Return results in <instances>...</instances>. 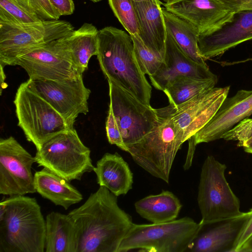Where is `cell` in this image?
Returning a JSON list of instances; mask_svg holds the SVG:
<instances>
[{
	"instance_id": "obj_25",
	"label": "cell",
	"mask_w": 252,
	"mask_h": 252,
	"mask_svg": "<svg viewBox=\"0 0 252 252\" xmlns=\"http://www.w3.org/2000/svg\"><path fill=\"white\" fill-rule=\"evenodd\" d=\"M167 32L182 51L194 62L206 65L198 47L199 32L189 23L162 8Z\"/></svg>"
},
{
	"instance_id": "obj_2",
	"label": "cell",
	"mask_w": 252,
	"mask_h": 252,
	"mask_svg": "<svg viewBox=\"0 0 252 252\" xmlns=\"http://www.w3.org/2000/svg\"><path fill=\"white\" fill-rule=\"evenodd\" d=\"M96 56L108 80L150 105L152 87L138 64L129 34L111 26L99 30Z\"/></svg>"
},
{
	"instance_id": "obj_32",
	"label": "cell",
	"mask_w": 252,
	"mask_h": 252,
	"mask_svg": "<svg viewBox=\"0 0 252 252\" xmlns=\"http://www.w3.org/2000/svg\"><path fill=\"white\" fill-rule=\"evenodd\" d=\"M252 138V118H245L224 133L221 138L227 140L237 141V146L243 147Z\"/></svg>"
},
{
	"instance_id": "obj_20",
	"label": "cell",
	"mask_w": 252,
	"mask_h": 252,
	"mask_svg": "<svg viewBox=\"0 0 252 252\" xmlns=\"http://www.w3.org/2000/svg\"><path fill=\"white\" fill-rule=\"evenodd\" d=\"M133 2L136 12L138 36L144 45L164 62L167 32L160 1Z\"/></svg>"
},
{
	"instance_id": "obj_22",
	"label": "cell",
	"mask_w": 252,
	"mask_h": 252,
	"mask_svg": "<svg viewBox=\"0 0 252 252\" xmlns=\"http://www.w3.org/2000/svg\"><path fill=\"white\" fill-rule=\"evenodd\" d=\"M34 185L42 197L65 210L83 199L81 192L69 181L44 167L34 174Z\"/></svg>"
},
{
	"instance_id": "obj_33",
	"label": "cell",
	"mask_w": 252,
	"mask_h": 252,
	"mask_svg": "<svg viewBox=\"0 0 252 252\" xmlns=\"http://www.w3.org/2000/svg\"><path fill=\"white\" fill-rule=\"evenodd\" d=\"M105 126L107 137L109 143L115 145L127 152V149L123 141L120 129L109 106Z\"/></svg>"
},
{
	"instance_id": "obj_8",
	"label": "cell",
	"mask_w": 252,
	"mask_h": 252,
	"mask_svg": "<svg viewBox=\"0 0 252 252\" xmlns=\"http://www.w3.org/2000/svg\"><path fill=\"white\" fill-rule=\"evenodd\" d=\"M226 166L208 156L201 168L197 202L202 225L240 215V202L225 177Z\"/></svg>"
},
{
	"instance_id": "obj_36",
	"label": "cell",
	"mask_w": 252,
	"mask_h": 252,
	"mask_svg": "<svg viewBox=\"0 0 252 252\" xmlns=\"http://www.w3.org/2000/svg\"><path fill=\"white\" fill-rule=\"evenodd\" d=\"M252 212V208L251 209ZM252 235V213L251 216L246 224L238 240L236 252L238 251L242 245L247 241V240Z\"/></svg>"
},
{
	"instance_id": "obj_11",
	"label": "cell",
	"mask_w": 252,
	"mask_h": 252,
	"mask_svg": "<svg viewBox=\"0 0 252 252\" xmlns=\"http://www.w3.org/2000/svg\"><path fill=\"white\" fill-rule=\"evenodd\" d=\"M109 107L126 146L137 142L154 128L157 109L145 104L113 82L108 80ZM127 148V147H126Z\"/></svg>"
},
{
	"instance_id": "obj_14",
	"label": "cell",
	"mask_w": 252,
	"mask_h": 252,
	"mask_svg": "<svg viewBox=\"0 0 252 252\" xmlns=\"http://www.w3.org/2000/svg\"><path fill=\"white\" fill-rule=\"evenodd\" d=\"M230 86L213 88L174 106L172 119L184 141L194 136L213 117L227 97Z\"/></svg>"
},
{
	"instance_id": "obj_7",
	"label": "cell",
	"mask_w": 252,
	"mask_h": 252,
	"mask_svg": "<svg viewBox=\"0 0 252 252\" xmlns=\"http://www.w3.org/2000/svg\"><path fill=\"white\" fill-rule=\"evenodd\" d=\"M38 166L47 168L70 182L81 180L94 170L91 151L81 140L76 130L69 128L44 143L34 157Z\"/></svg>"
},
{
	"instance_id": "obj_27",
	"label": "cell",
	"mask_w": 252,
	"mask_h": 252,
	"mask_svg": "<svg viewBox=\"0 0 252 252\" xmlns=\"http://www.w3.org/2000/svg\"><path fill=\"white\" fill-rule=\"evenodd\" d=\"M217 82V78L201 79L180 75L177 76L163 91L169 104L177 106L193 97L212 89Z\"/></svg>"
},
{
	"instance_id": "obj_29",
	"label": "cell",
	"mask_w": 252,
	"mask_h": 252,
	"mask_svg": "<svg viewBox=\"0 0 252 252\" xmlns=\"http://www.w3.org/2000/svg\"><path fill=\"white\" fill-rule=\"evenodd\" d=\"M16 0H0V22L27 24L41 21Z\"/></svg>"
},
{
	"instance_id": "obj_21",
	"label": "cell",
	"mask_w": 252,
	"mask_h": 252,
	"mask_svg": "<svg viewBox=\"0 0 252 252\" xmlns=\"http://www.w3.org/2000/svg\"><path fill=\"white\" fill-rule=\"evenodd\" d=\"M99 186L107 188L119 196L126 194L132 188L133 173L127 163L118 153H105L93 170Z\"/></svg>"
},
{
	"instance_id": "obj_16",
	"label": "cell",
	"mask_w": 252,
	"mask_h": 252,
	"mask_svg": "<svg viewBox=\"0 0 252 252\" xmlns=\"http://www.w3.org/2000/svg\"><path fill=\"white\" fill-rule=\"evenodd\" d=\"M252 114V90H240L226 97L211 120L194 136L195 144L221 138L240 121Z\"/></svg>"
},
{
	"instance_id": "obj_26",
	"label": "cell",
	"mask_w": 252,
	"mask_h": 252,
	"mask_svg": "<svg viewBox=\"0 0 252 252\" xmlns=\"http://www.w3.org/2000/svg\"><path fill=\"white\" fill-rule=\"evenodd\" d=\"M98 32L94 25L85 23L67 36L73 63L82 74L88 68L90 58L97 55Z\"/></svg>"
},
{
	"instance_id": "obj_4",
	"label": "cell",
	"mask_w": 252,
	"mask_h": 252,
	"mask_svg": "<svg viewBox=\"0 0 252 252\" xmlns=\"http://www.w3.org/2000/svg\"><path fill=\"white\" fill-rule=\"evenodd\" d=\"M173 106L157 109L154 128L136 143L126 146L134 161L154 177L168 184L177 152L185 142L172 115Z\"/></svg>"
},
{
	"instance_id": "obj_42",
	"label": "cell",
	"mask_w": 252,
	"mask_h": 252,
	"mask_svg": "<svg viewBox=\"0 0 252 252\" xmlns=\"http://www.w3.org/2000/svg\"><path fill=\"white\" fill-rule=\"evenodd\" d=\"M164 1V3H166V4H169V3H171L174 1H176L178 0H163Z\"/></svg>"
},
{
	"instance_id": "obj_24",
	"label": "cell",
	"mask_w": 252,
	"mask_h": 252,
	"mask_svg": "<svg viewBox=\"0 0 252 252\" xmlns=\"http://www.w3.org/2000/svg\"><path fill=\"white\" fill-rule=\"evenodd\" d=\"M134 207L142 218L152 223H159L176 219L182 205L172 192L162 190L159 194L150 195L138 200Z\"/></svg>"
},
{
	"instance_id": "obj_15",
	"label": "cell",
	"mask_w": 252,
	"mask_h": 252,
	"mask_svg": "<svg viewBox=\"0 0 252 252\" xmlns=\"http://www.w3.org/2000/svg\"><path fill=\"white\" fill-rule=\"evenodd\" d=\"M252 39V10L234 12L219 28L199 33L198 47L205 59L223 54L229 49Z\"/></svg>"
},
{
	"instance_id": "obj_40",
	"label": "cell",
	"mask_w": 252,
	"mask_h": 252,
	"mask_svg": "<svg viewBox=\"0 0 252 252\" xmlns=\"http://www.w3.org/2000/svg\"><path fill=\"white\" fill-rule=\"evenodd\" d=\"M244 151L248 153L252 154V142L244 146Z\"/></svg>"
},
{
	"instance_id": "obj_13",
	"label": "cell",
	"mask_w": 252,
	"mask_h": 252,
	"mask_svg": "<svg viewBox=\"0 0 252 252\" xmlns=\"http://www.w3.org/2000/svg\"><path fill=\"white\" fill-rule=\"evenodd\" d=\"M29 87L46 100L73 128L80 114L89 112L88 100L91 91L84 85L83 76L63 81H26Z\"/></svg>"
},
{
	"instance_id": "obj_12",
	"label": "cell",
	"mask_w": 252,
	"mask_h": 252,
	"mask_svg": "<svg viewBox=\"0 0 252 252\" xmlns=\"http://www.w3.org/2000/svg\"><path fill=\"white\" fill-rule=\"evenodd\" d=\"M32 157L13 136L0 140V193L9 196L35 193Z\"/></svg>"
},
{
	"instance_id": "obj_17",
	"label": "cell",
	"mask_w": 252,
	"mask_h": 252,
	"mask_svg": "<svg viewBox=\"0 0 252 252\" xmlns=\"http://www.w3.org/2000/svg\"><path fill=\"white\" fill-rule=\"evenodd\" d=\"M252 210L204 225L188 251L192 252H236L237 243L252 215Z\"/></svg>"
},
{
	"instance_id": "obj_28",
	"label": "cell",
	"mask_w": 252,
	"mask_h": 252,
	"mask_svg": "<svg viewBox=\"0 0 252 252\" xmlns=\"http://www.w3.org/2000/svg\"><path fill=\"white\" fill-rule=\"evenodd\" d=\"M115 16L131 35L138 34L139 27L136 12L132 0H108Z\"/></svg>"
},
{
	"instance_id": "obj_35",
	"label": "cell",
	"mask_w": 252,
	"mask_h": 252,
	"mask_svg": "<svg viewBox=\"0 0 252 252\" xmlns=\"http://www.w3.org/2000/svg\"><path fill=\"white\" fill-rule=\"evenodd\" d=\"M233 12L252 10V0H220Z\"/></svg>"
},
{
	"instance_id": "obj_30",
	"label": "cell",
	"mask_w": 252,
	"mask_h": 252,
	"mask_svg": "<svg viewBox=\"0 0 252 252\" xmlns=\"http://www.w3.org/2000/svg\"><path fill=\"white\" fill-rule=\"evenodd\" d=\"M130 35L133 42L135 56L141 70L149 76L153 75L164 62L144 45L138 35Z\"/></svg>"
},
{
	"instance_id": "obj_3",
	"label": "cell",
	"mask_w": 252,
	"mask_h": 252,
	"mask_svg": "<svg viewBox=\"0 0 252 252\" xmlns=\"http://www.w3.org/2000/svg\"><path fill=\"white\" fill-rule=\"evenodd\" d=\"M45 219L35 198L15 195L0 203V252H43Z\"/></svg>"
},
{
	"instance_id": "obj_10",
	"label": "cell",
	"mask_w": 252,
	"mask_h": 252,
	"mask_svg": "<svg viewBox=\"0 0 252 252\" xmlns=\"http://www.w3.org/2000/svg\"><path fill=\"white\" fill-rule=\"evenodd\" d=\"M68 36L28 49L14 65L24 68L32 80L63 81L82 75L73 63Z\"/></svg>"
},
{
	"instance_id": "obj_34",
	"label": "cell",
	"mask_w": 252,
	"mask_h": 252,
	"mask_svg": "<svg viewBox=\"0 0 252 252\" xmlns=\"http://www.w3.org/2000/svg\"><path fill=\"white\" fill-rule=\"evenodd\" d=\"M49 2L60 15H71L74 11L75 6L73 0H49Z\"/></svg>"
},
{
	"instance_id": "obj_41",
	"label": "cell",
	"mask_w": 252,
	"mask_h": 252,
	"mask_svg": "<svg viewBox=\"0 0 252 252\" xmlns=\"http://www.w3.org/2000/svg\"><path fill=\"white\" fill-rule=\"evenodd\" d=\"M134 2H152V1H159V0H132Z\"/></svg>"
},
{
	"instance_id": "obj_19",
	"label": "cell",
	"mask_w": 252,
	"mask_h": 252,
	"mask_svg": "<svg viewBox=\"0 0 252 252\" xmlns=\"http://www.w3.org/2000/svg\"><path fill=\"white\" fill-rule=\"evenodd\" d=\"M180 75L201 79L217 78L207 64H200L187 56L167 32L164 62L157 72L149 78L155 88L163 91Z\"/></svg>"
},
{
	"instance_id": "obj_39",
	"label": "cell",
	"mask_w": 252,
	"mask_h": 252,
	"mask_svg": "<svg viewBox=\"0 0 252 252\" xmlns=\"http://www.w3.org/2000/svg\"><path fill=\"white\" fill-rule=\"evenodd\" d=\"M0 85L1 87H2L3 84L4 83V80L5 79V75L4 72V67L3 65L0 64Z\"/></svg>"
},
{
	"instance_id": "obj_18",
	"label": "cell",
	"mask_w": 252,
	"mask_h": 252,
	"mask_svg": "<svg viewBox=\"0 0 252 252\" xmlns=\"http://www.w3.org/2000/svg\"><path fill=\"white\" fill-rule=\"evenodd\" d=\"M165 9L191 24L199 33L217 29L234 13L220 0H178Z\"/></svg>"
},
{
	"instance_id": "obj_5",
	"label": "cell",
	"mask_w": 252,
	"mask_h": 252,
	"mask_svg": "<svg viewBox=\"0 0 252 252\" xmlns=\"http://www.w3.org/2000/svg\"><path fill=\"white\" fill-rule=\"evenodd\" d=\"M202 227L185 217L159 223H133L118 252L131 250L150 252H183L189 250Z\"/></svg>"
},
{
	"instance_id": "obj_9",
	"label": "cell",
	"mask_w": 252,
	"mask_h": 252,
	"mask_svg": "<svg viewBox=\"0 0 252 252\" xmlns=\"http://www.w3.org/2000/svg\"><path fill=\"white\" fill-rule=\"evenodd\" d=\"M73 31L69 22L59 19L27 24L0 22V64L14 65L28 49L66 37Z\"/></svg>"
},
{
	"instance_id": "obj_6",
	"label": "cell",
	"mask_w": 252,
	"mask_h": 252,
	"mask_svg": "<svg viewBox=\"0 0 252 252\" xmlns=\"http://www.w3.org/2000/svg\"><path fill=\"white\" fill-rule=\"evenodd\" d=\"M14 104L18 126L36 150L54 136L71 128L52 106L29 87L26 81L18 87Z\"/></svg>"
},
{
	"instance_id": "obj_1",
	"label": "cell",
	"mask_w": 252,
	"mask_h": 252,
	"mask_svg": "<svg viewBox=\"0 0 252 252\" xmlns=\"http://www.w3.org/2000/svg\"><path fill=\"white\" fill-rule=\"evenodd\" d=\"M68 215L76 228V252H118L133 223L118 196L102 186Z\"/></svg>"
},
{
	"instance_id": "obj_23",
	"label": "cell",
	"mask_w": 252,
	"mask_h": 252,
	"mask_svg": "<svg viewBox=\"0 0 252 252\" xmlns=\"http://www.w3.org/2000/svg\"><path fill=\"white\" fill-rule=\"evenodd\" d=\"M46 252H76L77 236L73 221L67 214L52 212L45 218Z\"/></svg>"
},
{
	"instance_id": "obj_44",
	"label": "cell",
	"mask_w": 252,
	"mask_h": 252,
	"mask_svg": "<svg viewBox=\"0 0 252 252\" xmlns=\"http://www.w3.org/2000/svg\"><path fill=\"white\" fill-rule=\"evenodd\" d=\"M93 2H99L102 0H89Z\"/></svg>"
},
{
	"instance_id": "obj_43",
	"label": "cell",
	"mask_w": 252,
	"mask_h": 252,
	"mask_svg": "<svg viewBox=\"0 0 252 252\" xmlns=\"http://www.w3.org/2000/svg\"><path fill=\"white\" fill-rule=\"evenodd\" d=\"M252 142V138H251L250 139H249V140H248V141L245 143V145H244V146H246V145H247V144H249V143H251ZM244 146H243V147H244Z\"/></svg>"
},
{
	"instance_id": "obj_31",
	"label": "cell",
	"mask_w": 252,
	"mask_h": 252,
	"mask_svg": "<svg viewBox=\"0 0 252 252\" xmlns=\"http://www.w3.org/2000/svg\"><path fill=\"white\" fill-rule=\"evenodd\" d=\"M23 7L42 20H59L61 17L49 0H16Z\"/></svg>"
},
{
	"instance_id": "obj_37",
	"label": "cell",
	"mask_w": 252,
	"mask_h": 252,
	"mask_svg": "<svg viewBox=\"0 0 252 252\" xmlns=\"http://www.w3.org/2000/svg\"><path fill=\"white\" fill-rule=\"evenodd\" d=\"M188 141L189 142V148L185 163L184 165L185 170H188L191 166L192 161L196 146L193 136L189 138Z\"/></svg>"
},
{
	"instance_id": "obj_38",
	"label": "cell",
	"mask_w": 252,
	"mask_h": 252,
	"mask_svg": "<svg viewBox=\"0 0 252 252\" xmlns=\"http://www.w3.org/2000/svg\"><path fill=\"white\" fill-rule=\"evenodd\" d=\"M238 252H252V235L242 245Z\"/></svg>"
}]
</instances>
